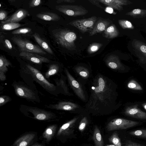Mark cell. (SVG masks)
<instances>
[{"mask_svg": "<svg viewBox=\"0 0 146 146\" xmlns=\"http://www.w3.org/2000/svg\"><path fill=\"white\" fill-rule=\"evenodd\" d=\"M108 140L110 142L115 146H121L120 139L116 132L113 133L110 137Z\"/></svg>", "mask_w": 146, "mask_h": 146, "instance_id": "29", "label": "cell"}, {"mask_svg": "<svg viewBox=\"0 0 146 146\" xmlns=\"http://www.w3.org/2000/svg\"><path fill=\"white\" fill-rule=\"evenodd\" d=\"M4 42L6 47L9 49L12 48V46L10 41L8 39H6L4 41Z\"/></svg>", "mask_w": 146, "mask_h": 146, "instance_id": "42", "label": "cell"}, {"mask_svg": "<svg viewBox=\"0 0 146 146\" xmlns=\"http://www.w3.org/2000/svg\"><path fill=\"white\" fill-rule=\"evenodd\" d=\"M88 123V119L86 117H84L80 122L78 129L81 132L83 131L86 127Z\"/></svg>", "mask_w": 146, "mask_h": 146, "instance_id": "36", "label": "cell"}, {"mask_svg": "<svg viewBox=\"0 0 146 146\" xmlns=\"http://www.w3.org/2000/svg\"><path fill=\"white\" fill-rule=\"evenodd\" d=\"M59 70V67L58 64H50L49 66L48 70L45 74V77L47 79H48L50 76L56 74Z\"/></svg>", "mask_w": 146, "mask_h": 146, "instance_id": "26", "label": "cell"}, {"mask_svg": "<svg viewBox=\"0 0 146 146\" xmlns=\"http://www.w3.org/2000/svg\"><path fill=\"white\" fill-rule=\"evenodd\" d=\"M100 2L107 7H110L117 10H120L121 5L123 4V1L119 0H98Z\"/></svg>", "mask_w": 146, "mask_h": 146, "instance_id": "20", "label": "cell"}, {"mask_svg": "<svg viewBox=\"0 0 146 146\" xmlns=\"http://www.w3.org/2000/svg\"><path fill=\"white\" fill-rule=\"evenodd\" d=\"M141 10L140 9H134L132 13L133 14L135 15L139 14L141 13Z\"/></svg>", "mask_w": 146, "mask_h": 146, "instance_id": "46", "label": "cell"}, {"mask_svg": "<svg viewBox=\"0 0 146 146\" xmlns=\"http://www.w3.org/2000/svg\"><path fill=\"white\" fill-rule=\"evenodd\" d=\"M56 125H52L49 126L46 129L43 135L47 141H48L52 139L56 132Z\"/></svg>", "mask_w": 146, "mask_h": 146, "instance_id": "24", "label": "cell"}, {"mask_svg": "<svg viewBox=\"0 0 146 146\" xmlns=\"http://www.w3.org/2000/svg\"><path fill=\"white\" fill-rule=\"evenodd\" d=\"M127 87L131 89L142 90L143 89L141 86L135 80L132 79L128 82L127 84Z\"/></svg>", "mask_w": 146, "mask_h": 146, "instance_id": "30", "label": "cell"}, {"mask_svg": "<svg viewBox=\"0 0 146 146\" xmlns=\"http://www.w3.org/2000/svg\"><path fill=\"white\" fill-rule=\"evenodd\" d=\"M118 21L120 25L123 29H132L134 28L133 26L131 23L128 21L119 20Z\"/></svg>", "mask_w": 146, "mask_h": 146, "instance_id": "34", "label": "cell"}, {"mask_svg": "<svg viewBox=\"0 0 146 146\" xmlns=\"http://www.w3.org/2000/svg\"><path fill=\"white\" fill-rule=\"evenodd\" d=\"M96 146H104V141L100 131L98 127H94L93 136Z\"/></svg>", "mask_w": 146, "mask_h": 146, "instance_id": "22", "label": "cell"}, {"mask_svg": "<svg viewBox=\"0 0 146 146\" xmlns=\"http://www.w3.org/2000/svg\"><path fill=\"white\" fill-rule=\"evenodd\" d=\"M11 40L18 46L22 52L35 53L43 54H46V53L39 46L27 40L17 37H13Z\"/></svg>", "mask_w": 146, "mask_h": 146, "instance_id": "7", "label": "cell"}, {"mask_svg": "<svg viewBox=\"0 0 146 146\" xmlns=\"http://www.w3.org/2000/svg\"><path fill=\"white\" fill-rule=\"evenodd\" d=\"M55 8L59 12L72 17L83 15L88 13V11L81 5H56Z\"/></svg>", "mask_w": 146, "mask_h": 146, "instance_id": "8", "label": "cell"}, {"mask_svg": "<svg viewBox=\"0 0 146 146\" xmlns=\"http://www.w3.org/2000/svg\"><path fill=\"white\" fill-rule=\"evenodd\" d=\"M19 55L31 62L38 64L50 62V60L47 58L33 53L21 52Z\"/></svg>", "mask_w": 146, "mask_h": 146, "instance_id": "11", "label": "cell"}, {"mask_svg": "<svg viewBox=\"0 0 146 146\" xmlns=\"http://www.w3.org/2000/svg\"><path fill=\"white\" fill-rule=\"evenodd\" d=\"M29 15L28 11L24 9H20L17 11L6 20L1 21V23L2 24L10 22L17 23Z\"/></svg>", "mask_w": 146, "mask_h": 146, "instance_id": "14", "label": "cell"}, {"mask_svg": "<svg viewBox=\"0 0 146 146\" xmlns=\"http://www.w3.org/2000/svg\"><path fill=\"white\" fill-rule=\"evenodd\" d=\"M64 70L69 84L74 92L81 100H85L86 97L81 86L70 74L66 68H65Z\"/></svg>", "mask_w": 146, "mask_h": 146, "instance_id": "10", "label": "cell"}, {"mask_svg": "<svg viewBox=\"0 0 146 146\" xmlns=\"http://www.w3.org/2000/svg\"><path fill=\"white\" fill-rule=\"evenodd\" d=\"M35 135L29 133L25 134L17 140L14 143V146H27L34 139Z\"/></svg>", "mask_w": 146, "mask_h": 146, "instance_id": "16", "label": "cell"}, {"mask_svg": "<svg viewBox=\"0 0 146 146\" xmlns=\"http://www.w3.org/2000/svg\"><path fill=\"white\" fill-rule=\"evenodd\" d=\"M7 12L4 10H1L0 11V20L3 21L6 20L7 19Z\"/></svg>", "mask_w": 146, "mask_h": 146, "instance_id": "39", "label": "cell"}, {"mask_svg": "<svg viewBox=\"0 0 146 146\" xmlns=\"http://www.w3.org/2000/svg\"><path fill=\"white\" fill-rule=\"evenodd\" d=\"M62 77L61 76L59 79H56L54 80L56 84V86L58 91L60 90H62L63 92L64 93H67L68 92V89Z\"/></svg>", "mask_w": 146, "mask_h": 146, "instance_id": "28", "label": "cell"}, {"mask_svg": "<svg viewBox=\"0 0 146 146\" xmlns=\"http://www.w3.org/2000/svg\"><path fill=\"white\" fill-rule=\"evenodd\" d=\"M129 134L138 137L146 138V129L137 130L130 132Z\"/></svg>", "mask_w": 146, "mask_h": 146, "instance_id": "31", "label": "cell"}, {"mask_svg": "<svg viewBox=\"0 0 146 146\" xmlns=\"http://www.w3.org/2000/svg\"><path fill=\"white\" fill-rule=\"evenodd\" d=\"M76 70L79 74L83 77L86 78L88 76V70L84 67L80 66L77 67Z\"/></svg>", "mask_w": 146, "mask_h": 146, "instance_id": "33", "label": "cell"}, {"mask_svg": "<svg viewBox=\"0 0 146 146\" xmlns=\"http://www.w3.org/2000/svg\"><path fill=\"white\" fill-rule=\"evenodd\" d=\"M105 146H115V145L113 144V145H106Z\"/></svg>", "mask_w": 146, "mask_h": 146, "instance_id": "49", "label": "cell"}, {"mask_svg": "<svg viewBox=\"0 0 146 146\" xmlns=\"http://www.w3.org/2000/svg\"><path fill=\"white\" fill-rule=\"evenodd\" d=\"M142 105L144 109L146 110V103H143Z\"/></svg>", "mask_w": 146, "mask_h": 146, "instance_id": "47", "label": "cell"}, {"mask_svg": "<svg viewBox=\"0 0 146 146\" xmlns=\"http://www.w3.org/2000/svg\"><path fill=\"white\" fill-rule=\"evenodd\" d=\"M104 33L105 37L112 38L117 36L119 32L115 26L114 25H112L105 30Z\"/></svg>", "mask_w": 146, "mask_h": 146, "instance_id": "23", "label": "cell"}, {"mask_svg": "<svg viewBox=\"0 0 146 146\" xmlns=\"http://www.w3.org/2000/svg\"><path fill=\"white\" fill-rule=\"evenodd\" d=\"M124 146H146L145 145L133 142L130 140L127 141Z\"/></svg>", "mask_w": 146, "mask_h": 146, "instance_id": "40", "label": "cell"}, {"mask_svg": "<svg viewBox=\"0 0 146 146\" xmlns=\"http://www.w3.org/2000/svg\"><path fill=\"white\" fill-rule=\"evenodd\" d=\"M20 110L23 113H30L36 119L45 121L55 117V115L53 113L42 109L36 107L21 105Z\"/></svg>", "mask_w": 146, "mask_h": 146, "instance_id": "5", "label": "cell"}, {"mask_svg": "<svg viewBox=\"0 0 146 146\" xmlns=\"http://www.w3.org/2000/svg\"><path fill=\"white\" fill-rule=\"evenodd\" d=\"M105 80L102 76H98L95 80L91 88L90 106L92 108H99L100 105L106 106L110 102L112 91Z\"/></svg>", "mask_w": 146, "mask_h": 146, "instance_id": "1", "label": "cell"}, {"mask_svg": "<svg viewBox=\"0 0 146 146\" xmlns=\"http://www.w3.org/2000/svg\"><path fill=\"white\" fill-rule=\"evenodd\" d=\"M21 26V25L17 23L8 22L2 24L1 28L4 30H11L17 29Z\"/></svg>", "mask_w": 146, "mask_h": 146, "instance_id": "27", "label": "cell"}, {"mask_svg": "<svg viewBox=\"0 0 146 146\" xmlns=\"http://www.w3.org/2000/svg\"><path fill=\"white\" fill-rule=\"evenodd\" d=\"M97 18L95 16L80 19H76L69 23L70 25L78 29L82 33L90 32L93 29Z\"/></svg>", "mask_w": 146, "mask_h": 146, "instance_id": "6", "label": "cell"}, {"mask_svg": "<svg viewBox=\"0 0 146 146\" xmlns=\"http://www.w3.org/2000/svg\"><path fill=\"white\" fill-rule=\"evenodd\" d=\"M106 62L109 67L113 69H117L121 66V64L116 56L111 55L107 58Z\"/></svg>", "mask_w": 146, "mask_h": 146, "instance_id": "21", "label": "cell"}, {"mask_svg": "<svg viewBox=\"0 0 146 146\" xmlns=\"http://www.w3.org/2000/svg\"><path fill=\"white\" fill-rule=\"evenodd\" d=\"M11 100V98L8 96H0V106H3L6 103L10 102Z\"/></svg>", "mask_w": 146, "mask_h": 146, "instance_id": "37", "label": "cell"}, {"mask_svg": "<svg viewBox=\"0 0 146 146\" xmlns=\"http://www.w3.org/2000/svg\"><path fill=\"white\" fill-rule=\"evenodd\" d=\"M16 94L32 102H39V96L34 89L21 82H14L12 84Z\"/></svg>", "mask_w": 146, "mask_h": 146, "instance_id": "3", "label": "cell"}, {"mask_svg": "<svg viewBox=\"0 0 146 146\" xmlns=\"http://www.w3.org/2000/svg\"><path fill=\"white\" fill-rule=\"evenodd\" d=\"M1 7V4H0V7Z\"/></svg>", "mask_w": 146, "mask_h": 146, "instance_id": "50", "label": "cell"}, {"mask_svg": "<svg viewBox=\"0 0 146 146\" xmlns=\"http://www.w3.org/2000/svg\"><path fill=\"white\" fill-rule=\"evenodd\" d=\"M78 118L77 117L74 118L63 125L58 130L57 135L59 136L62 134H66L68 131L70 132V130L72 128Z\"/></svg>", "mask_w": 146, "mask_h": 146, "instance_id": "18", "label": "cell"}, {"mask_svg": "<svg viewBox=\"0 0 146 146\" xmlns=\"http://www.w3.org/2000/svg\"><path fill=\"white\" fill-rule=\"evenodd\" d=\"M41 0H33L31 1L29 4V8H33L40 5L42 3Z\"/></svg>", "mask_w": 146, "mask_h": 146, "instance_id": "38", "label": "cell"}, {"mask_svg": "<svg viewBox=\"0 0 146 146\" xmlns=\"http://www.w3.org/2000/svg\"><path fill=\"white\" fill-rule=\"evenodd\" d=\"M38 18L47 21H56L60 19L56 14L52 12H43L38 13L36 15Z\"/></svg>", "mask_w": 146, "mask_h": 146, "instance_id": "17", "label": "cell"}, {"mask_svg": "<svg viewBox=\"0 0 146 146\" xmlns=\"http://www.w3.org/2000/svg\"><path fill=\"white\" fill-rule=\"evenodd\" d=\"M139 124L137 121L122 118H117L108 123L106 128L109 131L125 129L136 126Z\"/></svg>", "mask_w": 146, "mask_h": 146, "instance_id": "9", "label": "cell"}, {"mask_svg": "<svg viewBox=\"0 0 146 146\" xmlns=\"http://www.w3.org/2000/svg\"><path fill=\"white\" fill-rule=\"evenodd\" d=\"M45 107L52 109L65 111L73 110L78 108L77 104L68 102H60L56 104L46 105Z\"/></svg>", "mask_w": 146, "mask_h": 146, "instance_id": "13", "label": "cell"}, {"mask_svg": "<svg viewBox=\"0 0 146 146\" xmlns=\"http://www.w3.org/2000/svg\"><path fill=\"white\" fill-rule=\"evenodd\" d=\"M21 76L24 80L32 79L50 94L57 96L59 91L55 85L49 82L40 71L29 64L21 68Z\"/></svg>", "mask_w": 146, "mask_h": 146, "instance_id": "2", "label": "cell"}, {"mask_svg": "<svg viewBox=\"0 0 146 146\" xmlns=\"http://www.w3.org/2000/svg\"><path fill=\"white\" fill-rule=\"evenodd\" d=\"M110 24V22L107 20L99 19L97 21L93 29L90 32L89 36H92L97 33L104 31Z\"/></svg>", "mask_w": 146, "mask_h": 146, "instance_id": "15", "label": "cell"}, {"mask_svg": "<svg viewBox=\"0 0 146 146\" xmlns=\"http://www.w3.org/2000/svg\"><path fill=\"white\" fill-rule=\"evenodd\" d=\"M33 36L36 42L42 48L48 53L53 54V52L50 47L46 42L40 37L38 34L35 33Z\"/></svg>", "mask_w": 146, "mask_h": 146, "instance_id": "19", "label": "cell"}, {"mask_svg": "<svg viewBox=\"0 0 146 146\" xmlns=\"http://www.w3.org/2000/svg\"><path fill=\"white\" fill-rule=\"evenodd\" d=\"M75 1L74 0H58L56 1L57 3H59L63 2L72 3Z\"/></svg>", "mask_w": 146, "mask_h": 146, "instance_id": "45", "label": "cell"}, {"mask_svg": "<svg viewBox=\"0 0 146 146\" xmlns=\"http://www.w3.org/2000/svg\"><path fill=\"white\" fill-rule=\"evenodd\" d=\"M11 65L10 62L5 56H0V73H5L8 71V67Z\"/></svg>", "mask_w": 146, "mask_h": 146, "instance_id": "25", "label": "cell"}, {"mask_svg": "<svg viewBox=\"0 0 146 146\" xmlns=\"http://www.w3.org/2000/svg\"><path fill=\"white\" fill-rule=\"evenodd\" d=\"M90 3H92L93 4L96 5L97 7H99L103 9V8L102 6H101L99 3V1L98 0H89Z\"/></svg>", "mask_w": 146, "mask_h": 146, "instance_id": "44", "label": "cell"}, {"mask_svg": "<svg viewBox=\"0 0 146 146\" xmlns=\"http://www.w3.org/2000/svg\"><path fill=\"white\" fill-rule=\"evenodd\" d=\"M31 29L29 28H20L13 31L12 33L13 34H25L30 32Z\"/></svg>", "mask_w": 146, "mask_h": 146, "instance_id": "35", "label": "cell"}, {"mask_svg": "<svg viewBox=\"0 0 146 146\" xmlns=\"http://www.w3.org/2000/svg\"><path fill=\"white\" fill-rule=\"evenodd\" d=\"M105 11L106 12L110 14H115V13L113 11V8L110 7H107L105 8Z\"/></svg>", "mask_w": 146, "mask_h": 146, "instance_id": "43", "label": "cell"}, {"mask_svg": "<svg viewBox=\"0 0 146 146\" xmlns=\"http://www.w3.org/2000/svg\"><path fill=\"white\" fill-rule=\"evenodd\" d=\"M53 35L57 42L63 47L69 50L75 48L77 37L74 32L62 29L53 32Z\"/></svg>", "mask_w": 146, "mask_h": 146, "instance_id": "4", "label": "cell"}, {"mask_svg": "<svg viewBox=\"0 0 146 146\" xmlns=\"http://www.w3.org/2000/svg\"><path fill=\"white\" fill-rule=\"evenodd\" d=\"M32 146H43V145L40 144H36Z\"/></svg>", "mask_w": 146, "mask_h": 146, "instance_id": "48", "label": "cell"}, {"mask_svg": "<svg viewBox=\"0 0 146 146\" xmlns=\"http://www.w3.org/2000/svg\"><path fill=\"white\" fill-rule=\"evenodd\" d=\"M138 47L139 48V50L146 57V46L141 44L138 46Z\"/></svg>", "mask_w": 146, "mask_h": 146, "instance_id": "41", "label": "cell"}, {"mask_svg": "<svg viewBox=\"0 0 146 146\" xmlns=\"http://www.w3.org/2000/svg\"><path fill=\"white\" fill-rule=\"evenodd\" d=\"M138 105L136 104L127 107L125 110V115L132 117L141 119H146V113L138 108Z\"/></svg>", "mask_w": 146, "mask_h": 146, "instance_id": "12", "label": "cell"}, {"mask_svg": "<svg viewBox=\"0 0 146 146\" xmlns=\"http://www.w3.org/2000/svg\"><path fill=\"white\" fill-rule=\"evenodd\" d=\"M102 44L100 43H92L88 47V51L90 54L95 52L98 51L102 46Z\"/></svg>", "mask_w": 146, "mask_h": 146, "instance_id": "32", "label": "cell"}]
</instances>
